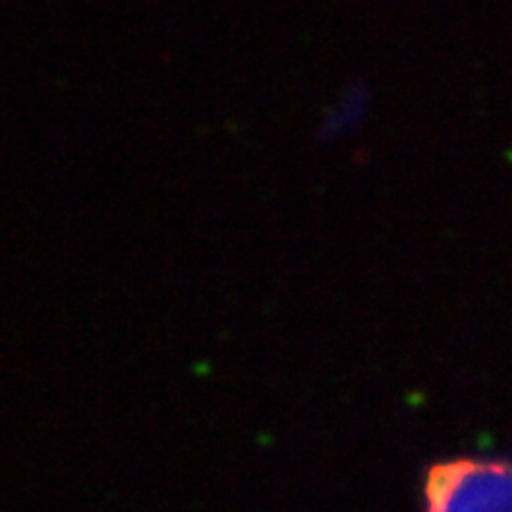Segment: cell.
I'll list each match as a JSON object with an SVG mask.
<instances>
[{
    "label": "cell",
    "mask_w": 512,
    "mask_h": 512,
    "mask_svg": "<svg viewBox=\"0 0 512 512\" xmlns=\"http://www.w3.org/2000/svg\"><path fill=\"white\" fill-rule=\"evenodd\" d=\"M430 512H512V467L453 460L432 467L425 486Z\"/></svg>",
    "instance_id": "6da1fadb"
}]
</instances>
